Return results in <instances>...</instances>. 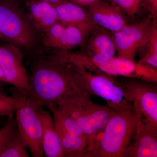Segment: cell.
Returning <instances> with one entry per match:
<instances>
[{
    "label": "cell",
    "instance_id": "7",
    "mask_svg": "<svg viewBox=\"0 0 157 157\" xmlns=\"http://www.w3.org/2000/svg\"><path fill=\"white\" fill-rule=\"evenodd\" d=\"M28 98L15 112L17 131L32 156L43 157L42 124L37 112L40 107Z\"/></svg>",
    "mask_w": 157,
    "mask_h": 157
},
{
    "label": "cell",
    "instance_id": "29",
    "mask_svg": "<svg viewBox=\"0 0 157 157\" xmlns=\"http://www.w3.org/2000/svg\"><path fill=\"white\" fill-rule=\"evenodd\" d=\"M0 90H3L2 85V82H0Z\"/></svg>",
    "mask_w": 157,
    "mask_h": 157
},
{
    "label": "cell",
    "instance_id": "11",
    "mask_svg": "<svg viewBox=\"0 0 157 157\" xmlns=\"http://www.w3.org/2000/svg\"><path fill=\"white\" fill-rule=\"evenodd\" d=\"M0 67L7 83L23 93L29 92V76L24 64L22 54L14 44L0 46Z\"/></svg>",
    "mask_w": 157,
    "mask_h": 157
},
{
    "label": "cell",
    "instance_id": "14",
    "mask_svg": "<svg viewBox=\"0 0 157 157\" xmlns=\"http://www.w3.org/2000/svg\"><path fill=\"white\" fill-rule=\"evenodd\" d=\"M87 8L95 23L112 33L119 31L128 24L126 16L118 7L109 2L103 0Z\"/></svg>",
    "mask_w": 157,
    "mask_h": 157
},
{
    "label": "cell",
    "instance_id": "28",
    "mask_svg": "<svg viewBox=\"0 0 157 157\" xmlns=\"http://www.w3.org/2000/svg\"><path fill=\"white\" fill-rule=\"evenodd\" d=\"M6 95V93L3 90H0V95Z\"/></svg>",
    "mask_w": 157,
    "mask_h": 157
},
{
    "label": "cell",
    "instance_id": "16",
    "mask_svg": "<svg viewBox=\"0 0 157 157\" xmlns=\"http://www.w3.org/2000/svg\"><path fill=\"white\" fill-rule=\"evenodd\" d=\"M37 112L42 124L44 155L47 157H63V152L51 113L43 107H38Z\"/></svg>",
    "mask_w": 157,
    "mask_h": 157
},
{
    "label": "cell",
    "instance_id": "18",
    "mask_svg": "<svg viewBox=\"0 0 157 157\" xmlns=\"http://www.w3.org/2000/svg\"><path fill=\"white\" fill-rule=\"evenodd\" d=\"M55 123L63 157H88L90 138L68 133L58 124Z\"/></svg>",
    "mask_w": 157,
    "mask_h": 157
},
{
    "label": "cell",
    "instance_id": "17",
    "mask_svg": "<svg viewBox=\"0 0 157 157\" xmlns=\"http://www.w3.org/2000/svg\"><path fill=\"white\" fill-rule=\"evenodd\" d=\"M26 6L31 19L41 30L45 32L59 21L53 4L40 0H31L26 3Z\"/></svg>",
    "mask_w": 157,
    "mask_h": 157
},
{
    "label": "cell",
    "instance_id": "27",
    "mask_svg": "<svg viewBox=\"0 0 157 157\" xmlns=\"http://www.w3.org/2000/svg\"><path fill=\"white\" fill-rule=\"evenodd\" d=\"M40 1H45V2H48L51 3V4L55 5L59 2L62 0H40Z\"/></svg>",
    "mask_w": 157,
    "mask_h": 157
},
{
    "label": "cell",
    "instance_id": "5",
    "mask_svg": "<svg viewBox=\"0 0 157 157\" xmlns=\"http://www.w3.org/2000/svg\"><path fill=\"white\" fill-rule=\"evenodd\" d=\"M128 78L119 83L127 92L133 107L141 113L147 130L157 136V83Z\"/></svg>",
    "mask_w": 157,
    "mask_h": 157
},
{
    "label": "cell",
    "instance_id": "12",
    "mask_svg": "<svg viewBox=\"0 0 157 157\" xmlns=\"http://www.w3.org/2000/svg\"><path fill=\"white\" fill-rule=\"evenodd\" d=\"M86 38L76 27L59 21L45 32L43 42L47 47L69 51L82 46Z\"/></svg>",
    "mask_w": 157,
    "mask_h": 157
},
{
    "label": "cell",
    "instance_id": "3",
    "mask_svg": "<svg viewBox=\"0 0 157 157\" xmlns=\"http://www.w3.org/2000/svg\"><path fill=\"white\" fill-rule=\"evenodd\" d=\"M90 95L59 101L55 107L70 115L83 132L94 139L103 132L114 111L107 105L93 102Z\"/></svg>",
    "mask_w": 157,
    "mask_h": 157
},
{
    "label": "cell",
    "instance_id": "9",
    "mask_svg": "<svg viewBox=\"0 0 157 157\" xmlns=\"http://www.w3.org/2000/svg\"><path fill=\"white\" fill-rule=\"evenodd\" d=\"M152 18L149 15L138 22L126 25L113 34L117 57L135 60L138 51L150 30Z\"/></svg>",
    "mask_w": 157,
    "mask_h": 157
},
{
    "label": "cell",
    "instance_id": "21",
    "mask_svg": "<svg viewBox=\"0 0 157 157\" xmlns=\"http://www.w3.org/2000/svg\"><path fill=\"white\" fill-rule=\"evenodd\" d=\"M27 147L18 131L0 154V157H29Z\"/></svg>",
    "mask_w": 157,
    "mask_h": 157
},
{
    "label": "cell",
    "instance_id": "15",
    "mask_svg": "<svg viewBox=\"0 0 157 157\" xmlns=\"http://www.w3.org/2000/svg\"><path fill=\"white\" fill-rule=\"evenodd\" d=\"M142 118L137 124L132 143L124 149L121 157H157V136L147 130Z\"/></svg>",
    "mask_w": 157,
    "mask_h": 157
},
{
    "label": "cell",
    "instance_id": "1",
    "mask_svg": "<svg viewBox=\"0 0 157 157\" xmlns=\"http://www.w3.org/2000/svg\"><path fill=\"white\" fill-rule=\"evenodd\" d=\"M27 96L39 107L55 106L59 101L90 94L76 65L65 51L34 60L29 76Z\"/></svg>",
    "mask_w": 157,
    "mask_h": 157
},
{
    "label": "cell",
    "instance_id": "10",
    "mask_svg": "<svg viewBox=\"0 0 157 157\" xmlns=\"http://www.w3.org/2000/svg\"><path fill=\"white\" fill-rule=\"evenodd\" d=\"M82 52L75 53L77 58L82 61L101 64L114 57L116 49L113 34L100 26L88 36L82 45Z\"/></svg>",
    "mask_w": 157,
    "mask_h": 157
},
{
    "label": "cell",
    "instance_id": "6",
    "mask_svg": "<svg viewBox=\"0 0 157 157\" xmlns=\"http://www.w3.org/2000/svg\"><path fill=\"white\" fill-rule=\"evenodd\" d=\"M0 34L24 47L33 46L35 43L33 26L14 0H0Z\"/></svg>",
    "mask_w": 157,
    "mask_h": 157
},
{
    "label": "cell",
    "instance_id": "2",
    "mask_svg": "<svg viewBox=\"0 0 157 157\" xmlns=\"http://www.w3.org/2000/svg\"><path fill=\"white\" fill-rule=\"evenodd\" d=\"M142 118L140 111L134 107L129 111L114 110L103 132L91 140L89 157H121Z\"/></svg>",
    "mask_w": 157,
    "mask_h": 157
},
{
    "label": "cell",
    "instance_id": "22",
    "mask_svg": "<svg viewBox=\"0 0 157 157\" xmlns=\"http://www.w3.org/2000/svg\"><path fill=\"white\" fill-rule=\"evenodd\" d=\"M118 7L126 16L136 17L144 10L142 0H109Z\"/></svg>",
    "mask_w": 157,
    "mask_h": 157
},
{
    "label": "cell",
    "instance_id": "19",
    "mask_svg": "<svg viewBox=\"0 0 157 157\" xmlns=\"http://www.w3.org/2000/svg\"><path fill=\"white\" fill-rule=\"evenodd\" d=\"M137 54L139 63L157 69V17L152 18L149 33Z\"/></svg>",
    "mask_w": 157,
    "mask_h": 157
},
{
    "label": "cell",
    "instance_id": "13",
    "mask_svg": "<svg viewBox=\"0 0 157 157\" xmlns=\"http://www.w3.org/2000/svg\"><path fill=\"white\" fill-rule=\"evenodd\" d=\"M58 15L59 21L74 26L87 38L98 26L88 11L68 1L62 0L55 5Z\"/></svg>",
    "mask_w": 157,
    "mask_h": 157
},
{
    "label": "cell",
    "instance_id": "30",
    "mask_svg": "<svg viewBox=\"0 0 157 157\" xmlns=\"http://www.w3.org/2000/svg\"><path fill=\"white\" fill-rule=\"evenodd\" d=\"M0 128H1V123H0Z\"/></svg>",
    "mask_w": 157,
    "mask_h": 157
},
{
    "label": "cell",
    "instance_id": "25",
    "mask_svg": "<svg viewBox=\"0 0 157 157\" xmlns=\"http://www.w3.org/2000/svg\"><path fill=\"white\" fill-rule=\"evenodd\" d=\"M68 1L82 7L89 8L100 2L103 0H68Z\"/></svg>",
    "mask_w": 157,
    "mask_h": 157
},
{
    "label": "cell",
    "instance_id": "4",
    "mask_svg": "<svg viewBox=\"0 0 157 157\" xmlns=\"http://www.w3.org/2000/svg\"><path fill=\"white\" fill-rule=\"evenodd\" d=\"M67 55L76 64L84 87L91 95L102 98L106 101L107 106L115 111H129L133 109L125 90L113 76L88 70Z\"/></svg>",
    "mask_w": 157,
    "mask_h": 157
},
{
    "label": "cell",
    "instance_id": "20",
    "mask_svg": "<svg viewBox=\"0 0 157 157\" xmlns=\"http://www.w3.org/2000/svg\"><path fill=\"white\" fill-rule=\"evenodd\" d=\"M29 98L26 94L21 97L0 95V117H9L14 116V113L19 107L25 104Z\"/></svg>",
    "mask_w": 157,
    "mask_h": 157
},
{
    "label": "cell",
    "instance_id": "26",
    "mask_svg": "<svg viewBox=\"0 0 157 157\" xmlns=\"http://www.w3.org/2000/svg\"><path fill=\"white\" fill-rule=\"evenodd\" d=\"M0 82H2V83H3V82L7 83L5 76L3 74L2 71L1 70V67H0Z\"/></svg>",
    "mask_w": 157,
    "mask_h": 157
},
{
    "label": "cell",
    "instance_id": "24",
    "mask_svg": "<svg viewBox=\"0 0 157 157\" xmlns=\"http://www.w3.org/2000/svg\"><path fill=\"white\" fill-rule=\"evenodd\" d=\"M142 5L152 18L157 17V0H142Z\"/></svg>",
    "mask_w": 157,
    "mask_h": 157
},
{
    "label": "cell",
    "instance_id": "8",
    "mask_svg": "<svg viewBox=\"0 0 157 157\" xmlns=\"http://www.w3.org/2000/svg\"><path fill=\"white\" fill-rule=\"evenodd\" d=\"M78 61L85 67L94 72L112 76L139 78L157 83V69L135 60L114 57L101 64H93L79 59Z\"/></svg>",
    "mask_w": 157,
    "mask_h": 157
},
{
    "label": "cell",
    "instance_id": "23",
    "mask_svg": "<svg viewBox=\"0 0 157 157\" xmlns=\"http://www.w3.org/2000/svg\"><path fill=\"white\" fill-rule=\"evenodd\" d=\"M16 121L14 116L8 117V121L0 128V154L17 132Z\"/></svg>",
    "mask_w": 157,
    "mask_h": 157
}]
</instances>
